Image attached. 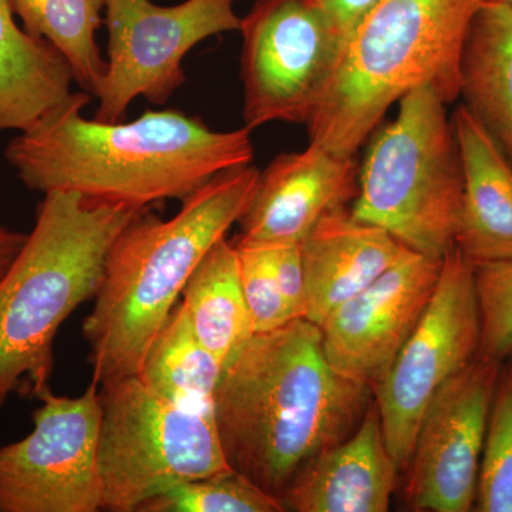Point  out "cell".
<instances>
[{
    "mask_svg": "<svg viewBox=\"0 0 512 512\" xmlns=\"http://www.w3.org/2000/svg\"><path fill=\"white\" fill-rule=\"evenodd\" d=\"M92 94L72 93L13 138L6 160L30 191L76 192L147 210L187 198L215 175L254 161L252 130H212L178 110L146 111L130 123L84 119Z\"/></svg>",
    "mask_w": 512,
    "mask_h": 512,
    "instance_id": "cell-1",
    "label": "cell"
},
{
    "mask_svg": "<svg viewBox=\"0 0 512 512\" xmlns=\"http://www.w3.org/2000/svg\"><path fill=\"white\" fill-rule=\"evenodd\" d=\"M372 402V387L330 365L319 326L295 319L229 357L212 414L232 470L281 498L306 461L352 436Z\"/></svg>",
    "mask_w": 512,
    "mask_h": 512,
    "instance_id": "cell-2",
    "label": "cell"
},
{
    "mask_svg": "<svg viewBox=\"0 0 512 512\" xmlns=\"http://www.w3.org/2000/svg\"><path fill=\"white\" fill-rule=\"evenodd\" d=\"M258 177L254 165L224 171L184 198L170 220L144 210L120 232L83 322L93 382L140 373L192 272L247 211Z\"/></svg>",
    "mask_w": 512,
    "mask_h": 512,
    "instance_id": "cell-3",
    "label": "cell"
},
{
    "mask_svg": "<svg viewBox=\"0 0 512 512\" xmlns=\"http://www.w3.org/2000/svg\"><path fill=\"white\" fill-rule=\"evenodd\" d=\"M8 274L0 282V410L13 393L49 387L57 332L96 296L111 245L144 210L47 192Z\"/></svg>",
    "mask_w": 512,
    "mask_h": 512,
    "instance_id": "cell-4",
    "label": "cell"
},
{
    "mask_svg": "<svg viewBox=\"0 0 512 512\" xmlns=\"http://www.w3.org/2000/svg\"><path fill=\"white\" fill-rule=\"evenodd\" d=\"M487 0H382L350 36L313 111L309 143L356 156L386 111L417 87L458 99L471 23Z\"/></svg>",
    "mask_w": 512,
    "mask_h": 512,
    "instance_id": "cell-5",
    "label": "cell"
},
{
    "mask_svg": "<svg viewBox=\"0 0 512 512\" xmlns=\"http://www.w3.org/2000/svg\"><path fill=\"white\" fill-rule=\"evenodd\" d=\"M373 138L360 167L352 214L399 239L404 247L443 259L454 247L463 167L453 123L433 87H417Z\"/></svg>",
    "mask_w": 512,
    "mask_h": 512,
    "instance_id": "cell-6",
    "label": "cell"
},
{
    "mask_svg": "<svg viewBox=\"0 0 512 512\" xmlns=\"http://www.w3.org/2000/svg\"><path fill=\"white\" fill-rule=\"evenodd\" d=\"M99 386L101 510L137 512L171 488L232 470L214 414L171 402L138 376Z\"/></svg>",
    "mask_w": 512,
    "mask_h": 512,
    "instance_id": "cell-7",
    "label": "cell"
},
{
    "mask_svg": "<svg viewBox=\"0 0 512 512\" xmlns=\"http://www.w3.org/2000/svg\"><path fill=\"white\" fill-rule=\"evenodd\" d=\"M476 266L454 245L444 255L433 298L386 375L373 387L387 448L400 474L417 430L441 387L478 356Z\"/></svg>",
    "mask_w": 512,
    "mask_h": 512,
    "instance_id": "cell-8",
    "label": "cell"
},
{
    "mask_svg": "<svg viewBox=\"0 0 512 512\" xmlns=\"http://www.w3.org/2000/svg\"><path fill=\"white\" fill-rule=\"evenodd\" d=\"M239 32L245 127L308 123L338 72L345 39L306 0H256Z\"/></svg>",
    "mask_w": 512,
    "mask_h": 512,
    "instance_id": "cell-9",
    "label": "cell"
},
{
    "mask_svg": "<svg viewBox=\"0 0 512 512\" xmlns=\"http://www.w3.org/2000/svg\"><path fill=\"white\" fill-rule=\"evenodd\" d=\"M235 0H185L158 6L151 0H107V70L94 119L119 123L138 97L164 104L185 83L183 60L202 40L234 32L241 19Z\"/></svg>",
    "mask_w": 512,
    "mask_h": 512,
    "instance_id": "cell-10",
    "label": "cell"
},
{
    "mask_svg": "<svg viewBox=\"0 0 512 512\" xmlns=\"http://www.w3.org/2000/svg\"><path fill=\"white\" fill-rule=\"evenodd\" d=\"M36 399L33 430L0 447V512L101 510L99 383L79 397L46 387Z\"/></svg>",
    "mask_w": 512,
    "mask_h": 512,
    "instance_id": "cell-11",
    "label": "cell"
},
{
    "mask_svg": "<svg viewBox=\"0 0 512 512\" xmlns=\"http://www.w3.org/2000/svg\"><path fill=\"white\" fill-rule=\"evenodd\" d=\"M501 365L477 356L441 387L427 407L404 471V495L413 511H474Z\"/></svg>",
    "mask_w": 512,
    "mask_h": 512,
    "instance_id": "cell-12",
    "label": "cell"
},
{
    "mask_svg": "<svg viewBox=\"0 0 512 512\" xmlns=\"http://www.w3.org/2000/svg\"><path fill=\"white\" fill-rule=\"evenodd\" d=\"M443 259L406 254L319 326L330 365L353 382L376 386L412 335L436 291Z\"/></svg>",
    "mask_w": 512,
    "mask_h": 512,
    "instance_id": "cell-13",
    "label": "cell"
},
{
    "mask_svg": "<svg viewBox=\"0 0 512 512\" xmlns=\"http://www.w3.org/2000/svg\"><path fill=\"white\" fill-rule=\"evenodd\" d=\"M359 173L356 156H340L318 144L281 154L259 173L234 244L301 245L323 215L355 200Z\"/></svg>",
    "mask_w": 512,
    "mask_h": 512,
    "instance_id": "cell-14",
    "label": "cell"
},
{
    "mask_svg": "<svg viewBox=\"0 0 512 512\" xmlns=\"http://www.w3.org/2000/svg\"><path fill=\"white\" fill-rule=\"evenodd\" d=\"M399 476L372 402L352 436L306 461L279 500L285 511L386 512Z\"/></svg>",
    "mask_w": 512,
    "mask_h": 512,
    "instance_id": "cell-15",
    "label": "cell"
},
{
    "mask_svg": "<svg viewBox=\"0 0 512 512\" xmlns=\"http://www.w3.org/2000/svg\"><path fill=\"white\" fill-rule=\"evenodd\" d=\"M301 249L303 319L316 326L412 251L383 228L359 220L346 207L323 215L303 239Z\"/></svg>",
    "mask_w": 512,
    "mask_h": 512,
    "instance_id": "cell-16",
    "label": "cell"
},
{
    "mask_svg": "<svg viewBox=\"0 0 512 512\" xmlns=\"http://www.w3.org/2000/svg\"><path fill=\"white\" fill-rule=\"evenodd\" d=\"M451 123L463 167L454 245L474 266L512 261V163L463 104Z\"/></svg>",
    "mask_w": 512,
    "mask_h": 512,
    "instance_id": "cell-17",
    "label": "cell"
},
{
    "mask_svg": "<svg viewBox=\"0 0 512 512\" xmlns=\"http://www.w3.org/2000/svg\"><path fill=\"white\" fill-rule=\"evenodd\" d=\"M69 63L16 22L10 0H0V133L25 131L72 94Z\"/></svg>",
    "mask_w": 512,
    "mask_h": 512,
    "instance_id": "cell-18",
    "label": "cell"
},
{
    "mask_svg": "<svg viewBox=\"0 0 512 512\" xmlns=\"http://www.w3.org/2000/svg\"><path fill=\"white\" fill-rule=\"evenodd\" d=\"M458 97L512 163V13L500 2L487 0L471 23Z\"/></svg>",
    "mask_w": 512,
    "mask_h": 512,
    "instance_id": "cell-19",
    "label": "cell"
},
{
    "mask_svg": "<svg viewBox=\"0 0 512 512\" xmlns=\"http://www.w3.org/2000/svg\"><path fill=\"white\" fill-rule=\"evenodd\" d=\"M181 303L197 338L224 365L254 335L234 242L222 238L204 256L185 285Z\"/></svg>",
    "mask_w": 512,
    "mask_h": 512,
    "instance_id": "cell-20",
    "label": "cell"
},
{
    "mask_svg": "<svg viewBox=\"0 0 512 512\" xmlns=\"http://www.w3.org/2000/svg\"><path fill=\"white\" fill-rule=\"evenodd\" d=\"M222 369L224 363L202 345L178 302L151 342L137 376L171 402L212 413Z\"/></svg>",
    "mask_w": 512,
    "mask_h": 512,
    "instance_id": "cell-21",
    "label": "cell"
},
{
    "mask_svg": "<svg viewBox=\"0 0 512 512\" xmlns=\"http://www.w3.org/2000/svg\"><path fill=\"white\" fill-rule=\"evenodd\" d=\"M23 29L45 39L69 63L74 82L96 96L107 70L96 32L107 0H10Z\"/></svg>",
    "mask_w": 512,
    "mask_h": 512,
    "instance_id": "cell-22",
    "label": "cell"
},
{
    "mask_svg": "<svg viewBox=\"0 0 512 512\" xmlns=\"http://www.w3.org/2000/svg\"><path fill=\"white\" fill-rule=\"evenodd\" d=\"M474 511L512 512V356L501 365L495 386Z\"/></svg>",
    "mask_w": 512,
    "mask_h": 512,
    "instance_id": "cell-23",
    "label": "cell"
},
{
    "mask_svg": "<svg viewBox=\"0 0 512 512\" xmlns=\"http://www.w3.org/2000/svg\"><path fill=\"white\" fill-rule=\"evenodd\" d=\"M279 498L238 471L200 478L146 501L137 512H282Z\"/></svg>",
    "mask_w": 512,
    "mask_h": 512,
    "instance_id": "cell-24",
    "label": "cell"
},
{
    "mask_svg": "<svg viewBox=\"0 0 512 512\" xmlns=\"http://www.w3.org/2000/svg\"><path fill=\"white\" fill-rule=\"evenodd\" d=\"M481 339L478 356L503 363L512 356V261L476 266Z\"/></svg>",
    "mask_w": 512,
    "mask_h": 512,
    "instance_id": "cell-25",
    "label": "cell"
},
{
    "mask_svg": "<svg viewBox=\"0 0 512 512\" xmlns=\"http://www.w3.org/2000/svg\"><path fill=\"white\" fill-rule=\"evenodd\" d=\"M237 251L242 292L254 333L272 332L295 320L276 281L268 248L237 247Z\"/></svg>",
    "mask_w": 512,
    "mask_h": 512,
    "instance_id": "cell-26",
    "label": "cell"
},
{
    "mask_svg": "<svg viewBox=\"0 0 512 512\" xmlns=\"http://www.w3.org/2000/svg\"><path fill=\"white\" fill-rule=\"evenodd\" d=\"M268 248L272 269L293 318L303 319L305 313V272L301 245Z\"/></svg>",
    "mask_w": 512,
    "mask_h": 512,
    "instance_id": "cell-27",
    "label": "cell"
},
{
    "mask_svg": "<svg viewBox=\"0 0 512 512\" xmlns=\"http://www.w3.org/2000/svg\"><path fill=\"white\" fill-rule=\"evenodd\" d=\"M322 12L348 45L350 36L382 0H306Z\"/></svg>",
    "mask_w": 512,
    "mask_h": 512,
    "instance_id": "cell-28",
    "label": "cell"
},
{
    "mask_svg": "<svg viewBox=\"0 0 512 512\" xmlns=\"http://www.w3.org/2000/svg\"><path fill=\"white\" fill-rule=\"evenodd\" d=\"M28 235L0 227V282L8 274Z\"/></svg>",
    "mask_w": 512,
    "mask_h": 512,
    "instance_id": "cell-29",
    "label": "cell"
},
{
    "mask_svg": "<svg viewBox=\"0 0 512 512\" xmlns=\"http://www.w3.org/2000/svg\"><path fill=\"white\" fill-rule=\"evenodd\" d=\"M495 2H500L501 5H504L512 13V0H495Z\"/></svg>",
    "mask_w": 512,
    "mask_h": 512,
    "instance_id": "cell-30",
    "label": "cell"
}]
</instances>
